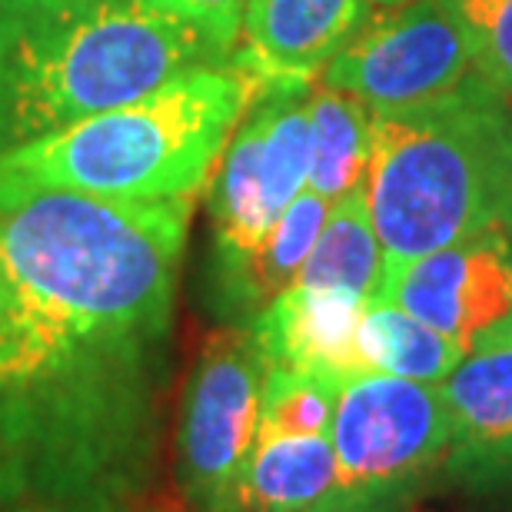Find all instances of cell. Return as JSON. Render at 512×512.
Masks as SVG:
<instances>
[{"label":"cell","mask_w":512,"mask_h":512,"mask_svg":"<svg viewBox=\"0 0 512 512\" xmlns=\"http://www.w3.org/2000/svg\"><path fill=\"white\" fill-rule=\"evenodd\" d=\"M193 197L114 200L0 167V376L80 346L167 343Z\"/></svg>","instance_id":"6da1fadb"},{"label":"cell","mask_w":512,"mask_h":512,"mask_svg":"<svg viewBox=\"0 0 512 512\" xmlns=\"http://www.w3.org/2000/svg\"><path fill=\"white\" fill-rule=\"evenodd\" d=\"M230 50L147 0L0 4V153L137 104Z\"/></svg>","instance_id":"7a4b0ae2"},{"label":"cell","mask_w":512,"mask_h":512,"mask_svg":"<svg viewBox=\"0 0 512 512\" xmlns=\"http://www.w3.org/2000/svg\"><path fill=\"white\" fill-rule=\"evenodd\" d=\"M509 100L473 70L423 107L373 117L366 207L383 276L479 233L512 237Z\"/></svg>","instance_id":"3957f363"},{"label":"cell","mask_w":512,"mask_h":512,"mask_svg":"<svg viewBox=\"0 0 512 512\" xmlns=\"http://www.w3.org/2000/svg\"><path fill=\"white\" fill-rule=\"evenodd\" d=\"M260 74L237 50L193 67L137 104L0 153V167L114 200H180L207 187Z\"/></svg>","instance_id":"277c9868"},{"label":"cell","mask_w":512,"mask_h":512,"mask_svg":"<svg viewBox=\"0 0 512 512\" xmlns=\"http://www.w3.org/2000/svg\"><path fill=\"white\" fill-rule=\"evenodd\" d=\"M336 512H416L443 483L449 413L439 383L370 373L336 396Z\"/></svg>","instance_id":"5b68a950"},{"label":"cell","mask_w":512,"mask_h":512,"mask_svg":"<svg viewBox=\"0 0 512 512\" xmlns=\"http://www.w3.org/2000/svg\"><path fill=\"white\" fill-rule=\"evenodd\" d=\"M263 356L250 326L213 333L190 370L177 426V489L190 512H247Z\"/></svg>","instance_id":"8992f818"},{"label":"cell","mask_w":512,"mask_h":512,"mask_svg":"<svg viewBox=\"0 0 512 512\" xmlns=\"http://www.w3.org/2000/svg\"><path fill=\"white\" fill-rule=\"evenodd\" d=\"M473 70V44L456 0H406L373 10L323 70V84L353 94L376 117L423 107Z\"/></svg>","instance_id":"52a82bcc"},{"label":"cell","mask_w":512,"mask_h":512,"mask_svg":"<svg viewBox=\"0 0 512 512\" xmlns=\"http://www.w3.org/2000/svg\"><path fill=\"white\" fill-rule=\"evenodd\" d=\"M380 300L443 333L459 353L512 340V237L479 233L383 276Z\"/></svg>","instance_id":"ba28073f"},{"label":"cell","mask_w":512,"mask_h":512,"mask_svg":"<svg viewBox=\"0 0 512 512\" xmlns=\"http://www.w3.org/2000/svg\"><path fill=\"white\" fill-rule=\"evenodd\" d=\"M439 393L449 413L443 483L476 512H512V340L463 356Z\"/></svg>","instance_id":"9c48e42d"},{"label":"cell","mask_w":512,"mask_h":512,"mask_svg":"<svg viewBox=\"0 0 512 512\" xmlns=\"http://www.w3.org/2000/svg\"><path fill=\"white\" fill-rule=\"evenodd\" d=\"M153 476L67 439L0 429V512H137Z\"/></svg>","instance_id":"30bf717a"},{"label":"cell","mask_w":512,"mask_h":512,"mask_svg":"<svg viewBox=\"0 0 512 512\" xmlns=\"http://www.w3.org/2000/svg\"><path fill=\"white\" fill-rule=\"evenodd\" d=\"M366 306L370 303L340 290L286 286L250 323L263 366L293 370L336 389L370 376L356 346Z\"/></svg>","instance_id":"8fae6325"},{"label":"cell","mask_w":512,"mask_h":512,"mask_svg":"<svg viewBox=\"0 0 512 512\" xmlns=\"http://www.w3.org/2000/svg\"><path fill=\"white\" fill-rule=\"evenodd\" d=\"M373 10V0H247L237 54L260 74L313 84Z\"/></svg>","instance_id":"7c38bea8"},{"label":"cell","mask_w":512,"mask_h":512,"mask_svg":"<svg viewBox=\"0 0 512 512\" xmlns=\"http://www.w3.org/2000/svg\"><path fill=\"white\" fill-rule=\"evenodd\" d=\"M336 453L330 436L260 443L243 483L247 512H336Z\"/></svg>","instance_id":"4fadbf2b"},{"label":"cell","mask_w":512,"mask_h":512,"mask_svg":"<svg viewBox=\"0 0 512 512\" xmlns=\"http://www.w3.org/2000/svg\"><path fill=\"white\" fill-rule=\"evenodd\" d=\"M383 247L366 207V183L330 207L320 237L293 283L310 290H340L363 303H376L383 290Z\"/></svg>","instance_id":"5bb4252c"},{"label":"cell","mask_w":512,"mask_h":512,"mask_svg":"<svg viewBox=\"0 0 512 512\" xmlns=\"http://www.w3.org/2000/svg\"><path fill=\"white\" fill-rule=\"evenodd\" d=\"M330 207L323 197H316L313 190H303L290 207L283 210V217L273 223V230L266 233L263 243L256 247L247 260L233 266L230 273L220 276L223 296L237 306V310H256L260 313L266 303L276 300L286 286L300 276L306 256H310L316 237H320Z\"/></svg>","instance_id":"9a60e30c"},{"label":"cell","mask_w":512,"mask_h":512,"mask_svg":"<svg viewBox=\"0 0 512 512\" xmlns=\"http://www.w3.org/2000/svg\"><path fill=\"white\" fill-rule=\"evenodd\" d=\"M373 114L353 94L333 87H313L310 94V177L306 190L326 203L366 183L370 167Z\"/></svg>","instance_id":"2e32d148"},{"label":"cell","mask_w":512,"mask_h":512,"mask_svg":"<svg viewBox=\"0 0 512 512\" xmlns=\"http://www.w3.org/2000/svg\"><path fill=\"white\" fill-rule=\"evenodd\" d=\"M356 346L370 373L403 376L416 383H443L463 363V353L443 333L386 300L363 310Z\"/></svg>","instance_id":"e0dca14e"},{"label":"cell","mask_w":512,"mask_h":512,"mask_svg":"<svg viewBox=\"0 0 512 512\" xmlns=\"http://www.w3.org/2000/svg\"><path fill=\"white\" fill-rule=\"evenodd\" d=\"M336 396L340 389L293 370L263 373L260 386V419H256V446L270 439H296V436H330Z\"/></svg>","instance_id":"ac0fdd59"},{"label":"cell","mask_w":512,"mask_h":512,"mask_svg":"<svg viewBox=\"0 0 512 512\" xmlns=\"http://www.w3.org/2000/svg\"><path fill=\"white\" fill-rule=\"evenodd\" d=\"M473 44V64L512 97V0H456Z\"/></svg>","instance_id":"d6986e66"},{"label":"cell","mask_w":512,"mask_h":512,"mask_svg":"<svg viewBox=\"0 0 512 512\" xmlns=\"http://www.w3.org/2000/svg\"><path fill=\"white\" fill-rule=\"evenodd\" d=\"M150 7L183 20L223 50H237L247 0H147Z\"/></svg>","instance_id":"ffe728a7"},{"label":"cell","mask_w":512,"mask_h":512,"mask_svg":"<svg viewBox=\"0 0 512 512\" xmlns=\"http://www.w3.org/2000/svg\"><path fill=\"white\" fill-rule=\"evenodd\" d=\"M0 4H14V7H47V4H64V0H0Z\"/></svg>","instance_id":"44dd1931"},{"label":"cell","mask_w":512,"mask_h":512,"mask_svg":"<svg viewBox=\"0 0 512 512\" xmlns=\"http://www.w3.org/2000/svg\"><path fill=\"white\" fill-rule=\"evenodd\" d=\"M396 4H406V0H373V7H396Z\"/></svg>","instance_id":"7402d4cb"},{"label":"cell","mask_w":512,"mask_h":512,"mask_svg":"<svg viewBox=\"0 0 512 512\" xmlns=\"http://www.w3.org/2000/svg\"><path fill=\"white\" fill-rule=\"evenodd\" d=\"M137 512H170V509H163V506H147V503H143Z\"/></svg>","instance_id":"603a6c76"},{"label":"cell","mask_w":512,"mask_h":512,"mask_svg":"<svg viewBox=\"0 0 512 512\" xmlns=\"http://www.w3.org/2000/svg\"><path fill=\"white\" fill-rule=\"evenodd\" d=\"M0 296H4V260H0Z\"/></svg>","instance_id":"cb8c5ba5"}]
</instances>
